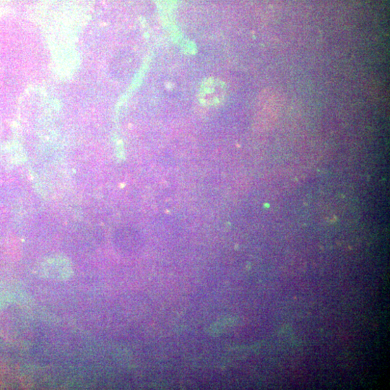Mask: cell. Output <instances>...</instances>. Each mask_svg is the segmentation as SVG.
<instances>
[{
    "label": "cell",
    "mask_w": 390,
    "mask_h": 390,
    "mask_svg": "<svg viewBox=\"0 0 390 390\" xmlns=\"http://www.w3.org/2000/svg\"><path fill=\"white\" fill-rule=\"evenodd\" d=\"M226 95L225 84L216 78H208L201 85L199 91V99L203 105L207 107L218 106L223 101Z\"/></svg>",
    "instance_id": "1"
}]
</instances>
